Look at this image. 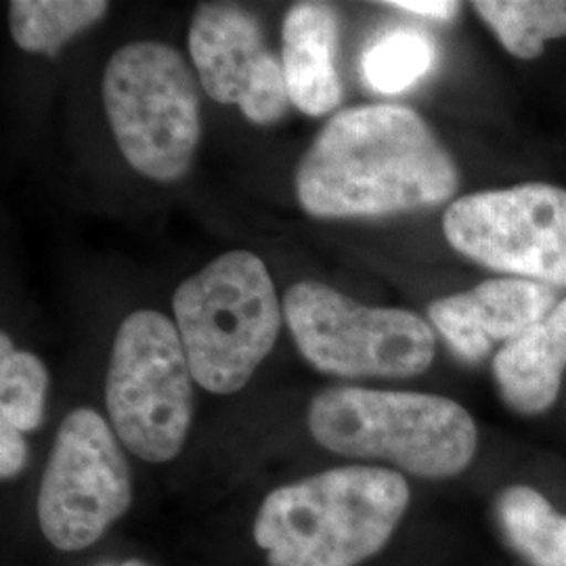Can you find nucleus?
<instances>
[{
	"mask_svg": "<svg viewBox=\"0 0 566 566\" xmlns=\"http://www.w3.org/2000/svg\"><path fill=\"white\" fill-rule=\"evenodd\" d=\"M294 187L315 219H371L451 200L460 170L418 112L361 105L325 124L298 163Z\"/></svg>",
	"mask_w": 566,
	"mask_h": 566,
	"instance_id": "f257e3e1",
	"label": "nucleus"
},
{
	"mask_svg": "<svg viewBox=\"0 0 566 566\" xmlns=\"http://www.w3.org/2000/svg\"><path fill=\"white\" fill-rule=\"evenodd\" d=\"M403 474L343 465L264 497L254 539L269 566H359L388 544L409 506Z\"/></svg>",
	"mask_w": 566,
	"mask_h": 566,
	"instance_id": "f03ea898",
	"label": "nucleus"
},
{
	"mask_svg": "<svg viewBox=\"0 0 566 566\" xmlns=\"http://www.w3.org/2000/svg\"><path fill=\"white\" fill-rule=\"evenodd\" d=\"M319 446L346 458L385 460L420 479H449L476 455L479 430L464 407L441 395L327 388L306 413Z\"/></svg>",
	"mask_w": 566,
	"mask_h": 566,
	"instance_id": "7ed1b4c3",
	"label": "nucleus"
},
{
	"mask_svg": "<svg viewBox=\"0 0 566 566\" xmlns=\"http://www.w3.org/2000/svg\"><path fill=\"white\" fill-rule=\"evenodd\" d=\"M172 311L193 380L214 395L242 390L282 327L271 273L248 250L221 254L187 277Z\"/></svg>",
	"mask_w": 566,
	"mask_h": 566,
	"instance_id": "20e7f679",
	"label": "nucleus"
},
{
	"mask_svg": "<svg viewBox=\"0 0 566 566\" xmlns=\"http://www.w3.org/2000/svg\"><path fill=\"white\" fill-rule=\"evenodd\" d=\"M200 81L170 44H124L105 65L103 107L124 160L158 182L191 168L200 135Z\"/></svg>",
	"mask_w": 566,
	"mask_h": 566,
	"instance_id": "39448f33",
	"label": "nucleus"
},
{
	"mask_svg": "<svg viewBox=\"0 0 566 566\" xmlns=\"http://www.w3.org/2000/svg\"><path fill=\"white\" fill-rule=\"evenodd\" d=\"M109 422L133 455L151 464L181 453L193 416V374L177 324L130 313L114 338L105 380Z\"/></svg>",
	"mask_w": 566,
	"mask_h": 566,
	"instance_id": "423d86ee",
	"label": "nucleus"
},
{
	"mask_svg": "<svg viewBox=\"0 0 566 566\" xmlns=\"http://www.w3.org/2000/svg\"><path fill=\"white\" fill-rule=\"evenodd\" d=\"M283 313L304 359L329 376L411 378L437 353L434 332L420 315L355 303L322 282L290 285Z\"/></svg>",
	"mask_w": 566,
	"mask_h": 566,
	"instance_id": "0eeeda50",
	"label": "nucleus"
},
{
	"mask_svg": "<svg viewBox=\"0 0 566 566\" xmlns=\"http://www.w3.org/2000/svg\"><path fill=\"white\" fill-rule=\"evenodd\" d=\"M462 256L518 280L566 287V189L523 182L470 193L443 217Z\"/></svg>",
	"mask_w": 566,
	"mask_h": 566,
	"instance_id": "6e6552de",
	"label": "nucleus"
},
{
	"mask_svg": "<svg viewBox=\"0 0 566 566\" xmlns=\"http://www.w3.org/2000/svg\"><path fill=\"white\" fill-rule=\"evenodd\" d=\"M133 502L120 439L93 409H74L57 430L39 489V525L51 546H93Z\"/></svg>",
	"mask_w": 566,
	"mask_h": 566,
	"instance_id": "1a4fd4ad",
	"label": "nucleus"
},
{
	"mask_svg": "<svg viewBox=\"0 0 566 566\" xmlns=\"http://www.w3.org/2000/svg\"><path fill=\"white\" fill-rule=\"evenodd\" d=\"M189 53L203 93L238 105L259 126L282 120L290 93L259 20L233 2H203L189 25Z\"/></svg>",
	"mask_w": 566,
	"mask_h": 566,
	"instance_id": "9d476101",
	"label": "nucleus"
},
{
	"mask_svg": "<svg viewBox=\"0 0 566 566\" xmlns=\"http://www.w3.org/2000/svg\"><path fill=\"white\" fill-rule=\"evenodd\" d=\"M558 304L554 287L518 277H497L428 306V317L451 350L479 364L495 344L510 343L542 322Z\"/></svg>",
	"mask_w": 566,
	"mask_h": 566,
	"instance_id": "9b49d317",
	"label": "nucleus"
},
{
	"mask_svg": "<svg viewBox=\"0 0 566 566\" xmlns=\"http://www.w3.org/2000/svg\"><path fill=\"white\" fill-rule=\"evenodd\" d=\"M338 15L327 2H296L282 25V65L292 105L306 116L336 109L343 88L336 70Z\"/></svg>",
	"mask_w": 566,
	"mask_h": 566,
	"instance_id": "f8f14e48",
	"label": "nucleus"
},
{
	"mask_svg": "<svg viewBox=\"0 0 566 566\" xmlns=\"http://www.w3.org/2000/svg\"><path fill=\"white\" fill-rule=\"evenodd\" d=\"M565 371L566 298L493 357L495 386L521 416H539L556 403Z\"/></svg>",
	"mask_w": 566,
	"mask_h": 566,
	"instance_id": "ddd939ff",
	"label": "nucleus"
},
{
	"mask_svg": "<svg viewBox=\"0 0 566 566\" xmlns=\"http://www.w3.org/2000/svg\"><path fill=\"white\" fill-rule=\"evenodd\" d=\"M500 531L531 566H566V514L526 485L506 486L495 500Z\"/></svg>",
	"mask_w": 566,
	"mask_h": 566,
	"instance_id": "4468645a",
	"label": "nucleus"
},
{
	"mask_svg": "<svg viewBox=\"0 0 566 566\" xmlns=\"http://www.w3.org/2000/svg\"><path fill=\"white\" fill-rule=\"evenodd\" d=\"M472 9L518 60H537L547 41L566 36V0H476Z\"/></svg>",
	"mask_w": 566,
	"mask_h": 566,
	"instance_id": "2eb2a0df",
	"label": "nucleus"
},
{
	"mask_svg": "<svg viewBox=\"0 0 566 566\" xmlns=\"http://www.w3.org/2000/svg\"><path fill=\"white\" fill-rule=\"evenodd\" d=\"M107 13L103 0H13L11 34L28 53L55 55L61 46Z\"/></svg>",
	"mask_w": 566,
	"mask_h": 566,
	"instance_id": "dca6fc26",
	"label": "nucleus"
},
{
	"mask_svg": "<svg viewBox=\"0 0 566 566\" xmlns=\"http://www.w3.org/2000/svg\"><path fill=\"white\" fill-rule=\"evenodd\" d=\"M437 44L416 28H392L365 49L361 74L371 91L401 95L434 67Z\"/></svg>",
	"mask_w": 566,
	"mask_h": 566,
	"instance_id": "f3484780",
	"label": "nucleus"
},
{
	"mask_svg": "<svg viewBox=\"0 0 566 566\" xmlns=\"http://www.w3.org/2000/svg\"><path fill=\"white\" fill-rule=\"evenodd\" d=\"M49 374L41 359L28 350H15L11 338L0 336V424L23 434L42 424Z\"/></svg>",
	"mask_w": 566,
	"mask_h": 566,
	"instance_id": "a211bd4d",
	"label": "nucleus"
},
{
	"mask_svg": "<svg viewBox=\"0 0 566 566\" xmlns=\"http://www.w3.org/2000/svg\"><path fill=\"white\" fill-rule=\"evenodd\" d=\"M25 434L11 426L0 424V476L4 481L18 476L25 465Z\"/></svg>",
	"mask_w": 566,
	"mask_h": 566,
	"instance_id": "6ab92c4d",
	"label": "nucleus"
},
{
	"mask_svg": "<svg viewBox=\"0 0 566 566\" xmlns=\"http://www.w3.org/2000/svg\"><path fill=\"white\" fill-rule=\"evenodd\" d=\"M385 4L420 15L426 20L449 21L460 13V2H451V0H395Z\"/></svg>",
	"mask_w": 566,
	"mask_h": 566,
	"instance_id": "aec40b11",
	"label": "nucleus"
},
{
	"mask_svg": "<svg viewBox=\"0 0 566 566\" xmlns=\"http://www.w3.org/2000/svg\"><path fill=\"white\" fill-rule=\"evenodd\" d=\"M116 566H151L147 565V563H142V560H126V563H120V565Z\"/></svg>",
	"mask_w": 566,
	"mask_h": 566,
	"instance_id": "412c9836",
	"label": "nucleus"
}]
</instances>
